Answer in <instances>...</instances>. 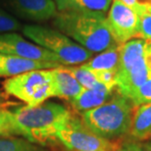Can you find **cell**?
Masks as SVG:
<instances>
[{"mask_svg":"<svg viewBox=\"0 0 151 151\" xmlns=\"http://www.w3.org/2000/svg\"><path fill=\"white\" fill-rule=\"evenodd\" d=\"M54 26L90 52H103L118 46L111 35L104 13L62 11L56 14Z\"/></svg>","mask_w":151,"mask_h":151,"instance_id":"obj_1","label":"cell"},{"mask_svg":"<svg viewBox=\"0 0 151 151\" xmlns=\"http://www.w3.org/2000/svg\"><path fill=\"white\" fill-rule=\"evenodd\" d=\"M13 114L23 137L38 144L56 139L57 132L72 115L67 108L54 102H44L35 107L23 106Z\"/></svg>","mask_w":151,"mask_h":151,"instance_id":"obj_2","label":"cell"},{"mask_svg":"<svg viewBox=\"0 0 151 151\" xmlns=\"http://www.w3.org/2000/svg\"><path fill=\"white\" fill-rule=\"evenodd\" d=\"M134 105L121 94L81 115L83 123L107 140L125 137L131 132Z\"/></svg>","mask_w":151,"mask_h":151,"instance_id":"obj_3","label":"cell"},{"mask_svg":"<svg viewBox=\"0 0 151 151\" xmlns=\"http://www.w3.org/2000/svg\"><path fill=\"white\" fill-rule=\"evenodd\" d=\"M151 78V44L134 38L121 45L117 73L119 94L129 99L135 90Z\"/></svg>","mask_w":151,"mask_h":151,"instance_id":"obj_4","label":"cell"},{"mask_svg":"<svg viewBox=\"0 0 151 151\" xmlns=\"http://www.w3.org/2000/svg\"><path fill=\"white\" fill-rule=\"evenodd\" d=\"M23 32L39 46L55 54L62 65H80L91 59L92 52L56 29L41 26H26Z\"/></svg>","mask_w":151,"mask_h":151,"instance_id":"obj_5","label":"cell"},{"mask_svg":"<svg viewBox=\"0 0 151 151\" xmlns=\"http://www.w3.org/2000/svg\"><path fill=\"white\" fill-rule=\"evenodd\" d=\"M6 93L19 98L27 106H38L46 99L55 96L52 72L37 70L6 80L3 83Z\"/></svg>","mask_w":151,"mask_h":151,"instance_id":"obj_6","label":"cell"},{"mask_svg":"<svg viewBox=\"0 0 151 151\" xmlns=\"http://www.w3.org/2000/svg\"><path fill=\"white\" fill-rule=\"evenodd\" d=\"M56 139L69 151H114L120 146L94 134L73 115L58 131Z\"/></svg>","mask_w":151,"mask_h":151,"instance_id":"obj_7","label":"cell"},{"mask_svg":"<svg viewBox=\"0 0 151 151\" xmlns=\"http://www.w3.org/2000/svg\"><path fill=\"white\" fill-rule=\"evenodd\" d=\"M107 22L111 35L118 45L138 38V15L120 0L112 1V6L107 16Z\"/></svg>","mask_w":151,"mask_h":151,"instance_id":"obj_8","label":"cell"},{"mask_svg":"<svg viewBox=\"0 0 151 151\" xmlns=\"http://www.w3.org/2000/svg\"><path fill=\"white\" fill-rule=\"evenodd\" d=\"M0 53L62 66V63L55 54L37 44L26 40L20 35L13 32L0 35Z\"/></svg>","mask_w":151,"mask_h":151,"instance_id":"obj_9","label":"cell"},{"mask_svg":"<svg viewBox=\"0 0 151 151\" xmlns=\"http://www.w3.org/2000/svg\"><path fill=\"white\" fill-rule=\"evenodd\" d=\"M8 3L15 13L29 21H45L57 14L54 0H8Z\"/></svg>","mask_w":151,"mask_h":151,"instance_id":"obj_10","label":"cell"},{"mask_svg":"<svg viewBox=\"0 0 151 151\" xmlns=\"http://www.w3.org/2000/svg\"><path fill=\"white\" fill-rule=\"evenodd\" d=\"M61 65L38 62L21 57L0 53V77H16L21 74L37 70H50Z\"/></svg>","mask_w":151,"mask_h":151,"instance_id":"obj_11","label":"cell"},{"mask_svg":"<svg viewBox=\"0 0 151 151\" xmlns=\"http://www.w3.org/2000/svg\"><path fill=\"white\" fill-rule=\"evenodd\" d=\"M55 96L72 101L83 90V87L76 80L68 69L63 66L51 69Z\"/></svg>","mask_w":151,"mask_h":151,"instance_id":"obj_12","label":"cell"},{"mask_svg":"<svg viewBox=\"0 0 151 151\" xmlns=\"http://www.w3.org/2000/svg\"><path fill=\"white\" fill-rule=\"evenodd\" d=\"M112 90L100 84L96 88H83V91L71 101V104L76 111L84 113L105 103L110 98Z\"/></svg>","mask_w":151,"mask_h":151,"instance_id":"obj_13","label":"cell"},{"mask_svg":"<svg viewBox=\"0 0 151 151\" xmlns=\"http://www.w3.org/2000/svg\"><path fill=\"white\" fill-rule=\"evenodd\" d=\"M131 135L137 140L151 137V102L137 106L132 121Z\"/></svg>","mask_w":151,"mask_h":151,"instance_id":"obj_14","label":"cell"},{"mask_svg":"<svg viewBox=\"0 0 151 151\" xmlns=\"http://www.w3.org/2000/svg\"><path fill=\"white\" fill-rule=\"evenodd\" d=\"M120 56L121 45H118L116 47L103 51L99 55L89 59L81 66L92 72L118 71L120 64Z\"/></svg>","mask_w":151,"mask_h":151,"instance_id":"obj_15","label":"cell"},{"mask_svg":"<svg viewBox=\"0 0 151 151\" xmlns=\"http://www.w3.org/2000/svg\"><path fill=\"white\" fill-rule=\"evenodd\" d=\"M113 0H54L59 12L91 11L105 13Z\"/></svg>","mask_w":151,"mask_h":151,"instance_id":"obj_16","label":"cell"},{"mask_svg":"<svg viewBox=\"0 0 151 151\" xmlns=\"http://www.w3.org/2000/svg\"><path fill=\"white\" fill-rule=\"evenodd\" d=\"M0 151H48L45 147L29 141L26 137H0Z\"/></svg>","mask_w":151,"mask_h":151,"instance_id":"obj_17","label":"cell"},{"mask_svg":"<svg viewBox=\"0 0 151 151\" xmlns=\"http://www.w3.org/2000/svg\"><path fill=\"white\" fill-rule=\"evenodd\" d=\"M66 68L74 76L75 78L81 83V86L83 88H88V89L96 88V87L101 84L98 83L97 78H96L93 72L83 68L81 65L78 66V67H66Z\"/></svg>","mask_w":151,"mask_h":151,"instance_id":"obj_18","label":"cell"},{"mask_svg":"<svg viewBox=\"0 0 151 151\" xmlns=\"http://www.w3.org/2000/svg\"><path fill=\"white\" fill-rule=\"evenodd\" d=\"M11 135H22V134L15 121L14 114L0 108V137Z\"/></svg>","mask_w":151,"mask_h":151,"instance_id":"obj_19","label":"cell"},{"mask_svg":"<svg viewBox=\"0 0 151 151\" xmlns=\"http://www.w3.org/2000/svg\"><path fill=\"white\" fill-rule=\"evenodd\" d=\"M129 100L134 106H139L151 102V78L132 93Z\"/></svg>","mask_w":151,"mask_h":151,"instance_id":"obj_20","label":"cell"},{"mask_svg":"<svg viewBox=\"0 0 151 151\" xmlns=\"http://www.w3.org/2000/svg\"><path fill=\"white\" fill-rule=\"evenodd\" d=\"M138 38L143 39L151 44V10L144 11L138 14Z\"/></svg>","mask_w":151,"mask_h":151,"instance_id":"obj_21","label":"cell"},{"mask_svg":"<svg viewBox=\"0 0 151 151\" xmlns=\"http://www.w3.org/2000/svg\"><path fill=\"white\" fill-rule=\"evenodd\" d=\"M20 28V23L14 17L0 9V34L1 32L10 34V32L18 31Z\"/></svg>","mask_w":151,"mask_h":151,"instance_id":"obj_22","label":"cell"},{"mask_svg":"<svg viewBox=\"0 0 151 151\" xmlns=\"http://www.w3.org/2000/svg\"><path fill=\"white\" fill-rule=\"evenodd\" d=\"M128 146L132 151H151V143H139V142H127Z\"/></svg>","mask_w":151,"mask_h":151,"instance_id":"obj_23","label":"cell"},{"mask_svg":"<svg viewBox=\"0 0 151 151\" xmlns=\"http://www.w3.org/2000/svg\"><path fill=\"white\" fill-rule=\"evenodd\" d=\"M121 2H123L124 4L127 5L128 7L132 9L134 11L137 12V14H140L144 12V10L140 7V5L138 4V0H120Z\"/></svg>","mask_w":151,"mask_h":151,"instance_id":"obj_24","label":"cell"},{"mask_svg":"<svg viewBox=\"0 0 151 151\" xmlns=\"http://www.w3.org/2000/svg\"><path fill=\"white\" fill-rule=\"evenodd\" d=\"M138 4L144 11L151 10V0H138Z\"/></svg>","mask_w":151,"mask_h":151,"instance_id":"obj_25","label":"cell"},{"mask_svg":"<svg viewBox=\"0 0 151 151\" xmlns=\"http://www.w3.org/2000/svg\"><path fill=\"white\" fill-rule=\"evenodd\" d=\"M114 151H132V150L128 146V144L125 143V144H123V145H120L118 148H116Z\"/></svg>","mask_w":151,"mask_h":151,"instance_id":"obj_26","label":"cell"},{"mask_svg":"<svg viewBox=\"0 0 151 151\" xmlns=\"http://www.w3.org/2000/svg\"><path fill=\"white\" fill-rule=\"evenodd\" d=\"M6 99V96L3 94L2 92H0V103H1V102H3Z\"/></svg>","mask_w":151,"mask_h":151,"instance_id":"obj_27","label":"cell"},{"mask_svg":"<svg viewBox=\"0 0 151 151\" xmlns=\"http://www.w3.org/2000/svg\"><path fill=\"white\" fill-rule=\"evenodd\" d=\"M150 143H151V142H150Z\"/></svg>","mask_w":151,"mask_h":151,"instance_id":"obj_28","label":"cell"}]
</instances>
